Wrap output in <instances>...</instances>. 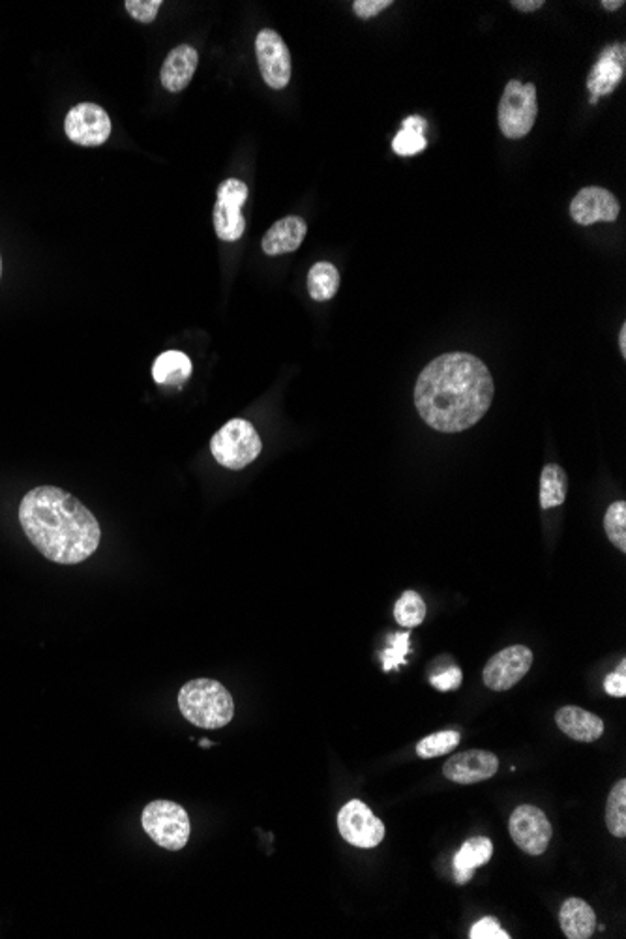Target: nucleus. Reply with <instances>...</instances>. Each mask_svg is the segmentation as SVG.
Segmentation results:
<instances>
[{"label":"nucleus","mask_w":626,"mask_h":939,"mask_svg":"<svg viewBox=\"0 0 626 939\" xmlns=\"http://www.w3.org/2000/svg\"><path fill=\"white\" fill-rule=\"evenodd\" d=\"M495 385L486 364L469 353L432 360L415 385V407L433 430L460 433L473 428L490 409Z\"/></svg>","instance_id":"obj_1"},{"label":"nucleus","mask_w":626,"mask_h":939,"mask_svg":"<svg viewBox=\"0 0 626 939\" xmlns=\"http://www.w3.org/2000/svg\"><path fill=\"white\" fill-rule=\"evenodd\" d=\"M19 523L32 546L59 565L87 561L102 540L96 516L72 493L55 486H38L23 497Z\"/></svg>","instance_id":"obj_2"},{"label":"nucleus","mask_w":626,"mask_h":939,"mask_svg":"<svg viewBox=\"0 0 626 939\" xmlns=\"http://www.w3.org/2000/svg\"><path fill=\"white\" fill-rule=\"evenodd\" d=\"M182 716L205 730L224 728L235 715V701L222 683L214 679H194L180 688Z\"/></svg>","instance_id":"obj_3"},{"label":"nucleus","mask_w":626,"mask_h":939,"mask_svg":"<svg viewBox=\"0 0 626 939\" xmlns=\"http://www.w3.org/2000/svg\"><path fill=\"white\" fill-rule=\"evenodd\" d=\"M261 437L255 432L254 426L248 420L233 418L218 432L214 433L210 441V452L214 460L224 465L225 469L240 471L255 462L261 454Z\"/></svg>","instance_id":"obj_4"},{"label":"nucleus","mask_w":626,"mask_h":939,"mask_svg":"<svg viewBox=\"0 0 626 939\" xmlns=\"http://www.w3.org/2000/svg\"><path fill=\"white\" fill-rule=\"evenodd\" d=\"M141 823L145 833L164 850L179 851L190 840V818L182 806L173 801H152L145 806Z\"/></svg>","instance_id":"obj_5"},{"label":"nucleus","mask_w":626,"mask_h":939,"mask_svg":"<svg viewBox=\"0 0 626 939\" xmlns=\"http://www.w3.org/2000/svg\"><path fill=\"white\" fill-rule=\"evenodd\" d=\"M538 115L537 87L518 79L508 81L499 104V128L507 139H522L535 126Z\"/></svg>","instance_id":"obj_6"},{"label":"nucleus","mask_w":626,"mask_h":939,"mask_svg":"<svg viewBox=\"0 0 626 939\" xmlns=\"http://www.w3.org/2000/svg\"><path fill=\"white\" fill-rule=\"evenodd\" d=\"M508 831L514 844L533 857L548 850L553 836L552 823L540 808L533 805H520L512 812Z\"/></svg>","instance_id":"obj_7"},{"label":"nucleus","mask_w":626,"mask_h":939,"mask_svg":"<svg viewBox=\"0 0 626 939\" xmlns=\"http://www.w3.org/2000/svg\"><path fill=\"white\" fill-rule=\"evenodd\" d=\"M338 831L355 848H375L385 838V825L362 801H349L338 814Z\"/></svg>","instance_id":"obj_8"},{"label":"nucleus","mask_w":626,"mask_h":939,"mask_svg":"<svg viewBox=\"0 0 626 939\" xmlns=\"http://www.w3.org/2000/svg\"><path fill=\"white\" fill-rule=\"evenodd\" d=\"M255 55L263 81L270 89H285L291 81V53L282 36L276 30H261L255 38Z\"/></svg>","instance_id":"obj_9"},{"label":"nucleus","mask_w":626,"mask_h":939,"mask_svg":"<svg viewBox=\"0 0 626 939\" xmlns=\"http://www.w3.org/2000/svg\"><path fill=\"white\" fill-rule=\"evenodd\" d=\"M64 132L75 145L100 147L111 135V119L100 105L83 102L66 115Z\"/></svg>","instance_id":"obj_10"},{"label":"nucleus","mask_w":626,"mask_h":939,"mask_svg":"<svg viewBox=\"0 0 626 939\" xmlns=\"http://www.w3.org/2000/svg\"><path fill=\"white\" fill-rule=\"evenodd\" d=\"M533 666V653L525 645H512L492 656L482 671V681L495 692L518 685Z\"/></svg>","instance_id":"obj_11"},{"label":"nucleus","mask_w":626,"mask_h":939,"mask_svg":"<svg viewBox=\"0 0 626 939\" xmlns=\"http://www.w3.org/2000/svg\"><path fill=\"white\" fill-rule=\"evenodd\" d=\"M619 212H621V207L615 195L600 186L583 188L570 203V216L576 224L580 225L615 222Z\"/></svg>","instance_id":"obj_12"},{"label":"nucleus","mask_w":626,"mask_h":939,"mask_svg":"<svg viewBox=\"0 0 626 939\" xmlns=\"http://www.w3.org/2000/svg\"><path fill=\"white\" fill-rule=\"evenodd\" d=\"M626 45H608L597 64L593 66L591 74L587 77V90L591 92V104H597L598 98L612 94L625 77Z\"/></svg>","instance_id":"obj_13"},{"label":"nucleus","mask_w":626,"mask_h":939,"mask_svg":"<svg viewBox=\"0 0 626 939\" xmlns=\"http://www.w3.org/2000/svg\"><path fill=\"white\" fill-rule=\"evenodd\" d=\"M499 771V760L486 750H467L462 754L450 756L443 767V775L456 784H478L495 776Z\"/></svg>","instance_id":"obj_14"},{"label":"nucleus","mask_w":626,"mask_h":939,"mask_svg":"<svg viewBox=\"0 0 626 939\" xmlns=\"http://www.w3.org/2000/svg\"><path fill=\"white\" fill-rule=\"evenodd\" d=\"M308 225L299 216H285L278 220L265 233L261 248L267 255H284L297 252L300 244L306 239Z\"/></svg>","instance_id":"obj_15"},{"label":"nucleus","mask_w":626,"mask_h":939,"mask_svg":"<svg viewBox=\"0 0 626 939\" xmlns=\"http://www.w3.org/2000/svg\"><path fill=\"white\" fill-rule=\"evenodd\" d=\"M197 62L199 55L192 45L182 44L169 51L160 72L164 89L169 92H182L186 89L197 70Z\"/></svg>","instance_id":"obj_16"},{"label":"nucleus","mask_w":626,"mask_h":939,"mask_svg":"<svg viewBox=\"0 0 626 939\" xmlns=\"http://www.w3.org/2000/svg\"><path fill=\"white\" fill-rule=\"evenodd\" d=\"M555 724L570 739L580 743L598 741L604 733V722L600 720V716L574 705L561 707L555 715Z\"/></svg>","instance_id":"obj_17"},{"label":"nucleus","mask_w":626,"mask_h":939,"mask_svg":"<svg viewBox=\"0 0 626 939\" xmlns=\"http://www.w3.org/2000/svg\"><path fill=\"white\" fill-rule=\"evenodd\" d=\"M559 923L568 939H589L597 930V913L580 898H568L559 911Z\"/></svg>","instance_id":"obj_18"},{"label":"nucleus","mask_w":626,"mask_h":939,"mask_svg":"<svg viewBox=\"0 0 626 939\" xmlns=\"http://www.w3.org/2000/svg\"><path fill=\"white\" fill-rule=\"evenodd\" d=\"M192 375V360L180 351H165L152 366V377L158 385H180Z\"/></svg>","instance_id":"obj_19"},{"label":"nucleus","mask_w":626,"mask_h":939,"mask_svg":"<svg viewBox=\"0 0 626 939\" xmlns=\"http://www.w3.org/2000/svg\"><path fill=\"white\" fill-rule=\"evenodd\" d=\"M568 477L557 463H548L540 475V507L544 510L561 507L567 499Z\"/></svg>","instance_id":"obj_20"},{"label":"nucleus","mask_w":626,"mask_h":939,"mask_svg":"<svg viewBox=\"0 0 626 939\" xmlns=\"http://www.w3.org/2000/svg\"><path fill=\"white\" fill-rule=\"evenodd\" d=\"M340 289V272L332 263H315L308 272V293L315 302L334 299Z\"/></svg>","instance_id":"obj_21"},{"label":"nucleus","mask_w":626,"mask_h":939,"mask_svg":"<svg viewBox=\"0 0 626 939\" xmlns=\"http://www.w3.org/2000/svg\"><path fill=\"white\" fill-rule=\"evenodd\" d=\"M214 229H216L218 239L224 242H237L246 229L242 209L218 201L214 207Z\"/></svg>","instance_id":"obj_22"},{"label":"nucleus","mask_w":626,"mask_h":939,"mask_svg":"<svg viewBox=\"0 0 626 939\" xmlns=\"http://www.w3.org/2000/svg\"><path fill=\"white\" fill-rule=\"evenodd\" d=\"M492 855L493 844L490 838H484V836L469 838L460 851L454 855V868L475 872L480 866L486 865L492 859Z\"/></svg>","instance_id":"obj_23"},{"label":"nucleus","mask_w":626,"mask_h":939,"mask_svg":"<svg viewBox=\"0 0 626 939\" xmlns=\"http://www.w3.org/2000/svg\"><path fill=\"white\" fill-rule=\"evenodd\" d=\"M606 825L608 831L617 838L626 836V780L615 782L608 803H606Z\"/></svg>","instance_id":"obj_24"},{"label":"nucleus","mask_w":626,"mask_h":939,"mask_svg":"<svg viewBox=\"0 0 626 939\" xmlns=\"http://www.w3.org/2000/svg\"><path fill=\"white\" fill-rule=\"evenodd\" d=\"M424 617H426V604L422 597L417 591H405L394 606V619L398 621V625L415 628V626L422 625Z\"/></svg>","instance_id":"obj_25"},{"label":"nucleus","mask_w":626,"mask_h":939,"mask_svg":"<svg viewBox=\"0 0 626 939\" xmlns=\"http://www.w3.org/2000/svg\"><path fill=\"white\" fill-rule=\"evenodd\" d=\"M458 745H460V733L458 731H439V733L424 737L418 743L417 754L424 760H430V758L450 754Z\"/></svg>","instance_id":"obj_26"},{"label":"nucleus","mask_w":626,"mask_h":939,"mask_svg":"<svg viewBox=\"0 0 626 939\" xmlns=\"http://www.w3.org/2000/svg\"><path fill=\"white\" fill-rule=\"evenodd\" d=\"M626 503L617 501L610 505L604 516V529L606 535L610 538L613 546H617L621 552H626Z\"/></svg>","instance_id":"obj_27"},{"label":"nucleus","mask_w":626,"mask_h":939,"mask_svg":"<svg viewBox=\"0 0 626 939\" xmlns=\"http://www.w3.org/2000/svg\"><path fill=\"white\" fill-rule=\"evenodd\" d=\"M409 636L411 634H407V632L394 634L390 649L383 653V670H396L398 666L405 664V656L409 653Z\"/></svg>","instance_id":"obj_28"},{"label":"nucleus","mask_w":626,"mask_h":939,"mask_svg":"<svg viewBox=\"0 0 626 939\" xmlns=\"http://www.w3.org/2000/svg\"><path fill=\"white\" fill-rule=\"evenodd\" d=\"M426 145H428V141H426L424 134H418L413 130H405V128H402V132L396 135L394 141H392V149L400 156L418 154V152L426 149Z\"/></svg>","instance_id":"obj_29"},{"label":"nucleus","mask_w":626,"mask_h":939,"mask_svg":"<svg viewBox=\"0 0 626 939\" xmlns=\"http://www.w3.org/2000/svg\"><path fill=\"white\" fill-rule=\"evenodd\" d=\"M248 186L239 179H227L220 184L218 188V201L220 203H227V205H235V207H244V203L248 201Z\"/></svg>","instance_id":"obj_30"},{"label":"nucleus","mask_w":626,"mask_h":939,"mask_svg":"<svg viewBox=\"0 0 626 939\" xmlns=\"http://www.w3.org/2000/svg\"><path fill=\"white\" fill-rule=\"evenodd\" d=\"M162 0H126L124 6L128 14L139 23H152L162 8Z\"/></svg>","instance_id":"obj_31"},{"label":"nucleus","mask_w":626,"mask_h":939,"mask_svg":"<svg viewBox=\"0 0 626 939\" xmlns=\"http://www.w3.org/2000/svg\"><path fill=\"white\" fill-rule=\"evenodd\" d=\"M471 939H510L505 930H501L499 923L492 919V917H486L482 921H478L477 925L471 928V934H469Z\"/></svg>","instance_id":"obj_32"},{"label":"nucleus","mask_w":626,"mask_h":939,"mask_svg":"<svg viewBox=\"0 0 626 939\" xmlns=\"http://www.w3.org/2000/svg\"><path fill=\"white\" fill-rule=\"evenodd\" d=\"M462 670L458 668H450V670L443 671L439 675H433L432 677V686L441 690V692H450V690H456L462 685Z\"/></svg>","instance_id":"obj_33"},{"label":"nucleus","mask_w":626,"mask_h":939,"mask_svg":"<svg viewBox=\"0 0 626 939\" xmlns=\"http://www.w3.org/2000/svg\"><path fill=\"white\" fill-rule=\"evenodd\" d=\"M388 6H392L390 0H357V2H353V10L360 19H372L375 15L381 14L383 10H387Z\"/></svg>","instance_id":"obj_34"},{"label":"nucleus","mask_w":626,"mask_h":939,"mask_svg":"<svg viewBox=\"0 0 626 939\" xmlns=\"http://www.w3.org/2000/svg\"><path fill=\"white\" fill-rule=\"evenodd\" d=\"M604 690L613 696V698H625L626 696V675L621 671L610 673L604 681Z\"/></svg>","instance_id":"obj_35"},{"label":"nucleus","mask_w":626,"mask_h":939,"mask_svg":"<svg viewBox=\"0 0 626 939\" xmlns=\"http://www.w3.org/2000/svg\"><path fill=\"white\" fill-rule=\"evenodd\" d=\"M510 6H514L520 12H537L544 6V0H512Z\"/></svg>","instance_id":"obj_36"},{"label":"nucleus","mask_w":626,"mask_h":939,"mask_svg":"<svg viewBox=\"0 0 626 939\" xmlns=\"http://www.w3.org/2000/svg\"><path fill=\"white\" fill-rule=\"evenodd\" d=\"M426 126H428L426 120L422 119V117H417V115L403 120V128H405V130H413V132H418V134H424V132H426Z\"/></svg>","instance_id":"obj_37"},{"label":"nucleus","mask_w":626,"mask_h":939,"mask_svg":"<svg viewBox=\"0 0 626 939\" xmlns=\"http://www.w3.org/2000/svg\"><path fill=\"white\" fill-rule=\"evenodd\" d=\"M473 874H475V872H471V870H456V868H454V878H456V883H460V885L469 883L471 878H473Z\"/></svg>","instance_id":"obj_38"},{"label":"nucleus","mask_w":626,"mask_h":939,"mask_svg":"<svg viewBox=\"0 0 626 939\" xmlns=\"http://www.w3.org/2000/svg\"><path fill=\"white\" fill-rule=\"evenodd\" d=\"M602 6H604L606 10L613 12V10H619L621 6H625V0H617V2H615V0H613V2L612 0H602Z\"/></svg>","instance_id":"obj_39"},{"label":"nucleus","mask_w":626,"mask_h":939,"mask_svg":"<svg viewBox=\"0 0 626 939\" xmlns=\"http://www.w3.org/2000/svg\"><path fill=\"white\" fill-rule=\"evenodd\" d=\"M619 349H621L623 357H626V325H623L621 332H619Z\"/></svg>","instance_id":"obj_40"},{"label":"nucleus","mask_w":626,"mask_h":939,"mask_svg":"<svg viewBox=\"0 0 626 939\" xmlns=\"http://www.w3.org/2000/svg\"><path fill=\"white\" fill-rule=\"evenodd\" d=\"M209 745H212V743H209L207 739H203V741H201V746H209Z\"/></svg>","instance_id":"obj_41"},{"label":"nucleus","mask_w":626,"mask_h":939,"mask_svg":"<svg viewBox=\"0 0 626 939\" xmlns=\"http://www.w3.org/2000/svg\"><path fill=\"white\" fill-rule=\"evenodd\" d=\"M0 278H2V257H0Z\"/></svg>","instance_id":"obj_42"}]
</instances>
